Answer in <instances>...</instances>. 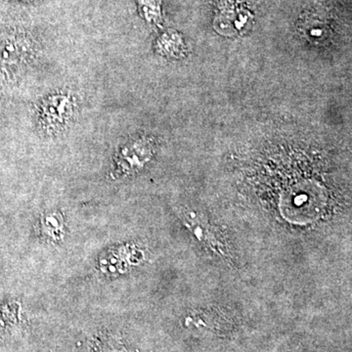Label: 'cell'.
<instances>
[{
	"label": "cell",
	"mask_w": 352,
	"mask_h": 352,
	"mask_svg": "<svg viewBox=\"0 0 352 352\" xmlns=\"http://www.w3.org/2000/svg\"><path fill=\"white\" fill-rule=\"evenodd\" d=\"M72 113V102L68 97L53 96L41 108V119L47 129H58L64 126Z\"/></svg>",
	"instance_id": "obj_1"
},
{
	"label": "cell",
	"mask_w": 352,
	"mask_h": 352,
	"mask_svg": "<svg viewBox=\"0 0 352 352\" xmlns=\"http://www.w3.org/2000/svg\"><path fill=\"white\" fill-rule=\"evenodd\" d=\"M41 234L43 237L54 242L63 239L65 234L63 215L58 212L44 214L41 219Z\"/></svg>",
	"instance_id": "obj_2"
},
{
	"label": "cell",
	"mask_w": 352,
	"mask_h": 352,
	"mask_svg": "<svg viewBox=\"0 0 352 352\" xmlns=\"http://www.w3.org/2000/svg\"><path fill=\"white\" fill-rule=\"evenodd\" d=\"M19 43L10 36H0V60L14 61L19 57Z\"/></svg>",
	"instance_id": "obj_3"
},
{
	"label": "cell",
	"mask_w": 352,
	"mask_h": 352,
	"mask_svg": "<svg viewBox=\"0 0 352 352\" xmlns=\"http://www.w3.org/2000/svg\"><path fill=\"white\" fill-rule=\"evenodd\" d=\"M97 352H126L113 339H105L99 342Z\"/></svg>",
	"instance_id": "obj_4"
},
{
	"label": "cell",
	"mask_w": 352,
	"mask_h": 352,
	"mask_svg": "<svg viewBox=\"0 0 352 352\" xmlns=\"http://www.w3.org/2000/svg\"><path fill=\"white\" fill-rule=\"evenodd\" d=\"M20 1H31V0H20Z\"/></svg>",
	"instance_id": "obj_5"
}]
</instances>
